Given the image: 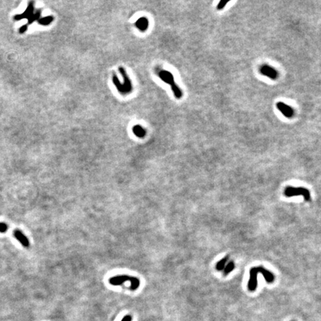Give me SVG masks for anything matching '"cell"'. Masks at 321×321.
I'll return each instance as SVG.
<instances>
[{"label": "cell", "mask_w": 321, "mask_h": 321, "mask_svg": "<svg viewBox=\"0 0 321 321\" xmlns=\"http://www.w3.org/2000/svg\"><path fill=\"white\" fill-rule=\"evenodd\" d=\"M109 282L112 285H120L125 282H130V289L132 291L137 290L140 285V280L138 278L135 277H130L128 275H119L111 277Z\"/></svg>", "instance_id": "cell-1"}, {"label": "cell", "mask_w": 321, "mask_h": 321, "mask_svg": "<svg viewBox=\"0 0 321 321\" xmlns=\"http://www.w3.org/2000/svg\"><path fill=\"white\" fill-rule=\"evenodd\" d=\"M159 76L164 82L167 83V84H169L171 86V89L173 91L175 97L178 98V99H180L182 97V91H181L180 88L176 84L174 81L173 75L169 71H165V70H161L159 72Z\"/></svg>", "instance_id": "cell-2"}, {"label": "cell", "mask_w": 321, "mask_h": 321, "mask_svg": "<svg viewBox=\"0 0 321 321\" xmlns=\"http://www.w3.org/2000/svg\"><path fill=\"white\" fill-rule=\"evenodd\" d=\"M284 196L286 197H293L296 196H302L306 201L309 202L311 200V193L305 187H294L289 186L286 187L283 191Z\"/></svg>", "instance_id": "cell-3"}, {"label": "cell", "mask_w": 321, "mask_h": 321, "mask_svg": "<svg viewBox=\"0 0 321 321\" xmlns=\"http://www.w3.org/2000/svg\"><path fill=\"white\" fill-rule=\"evenodd\" d=\"M259 274L258 269L257 267H252L250 269V271H249V277L248 282V289L250 292H254L256 291V289H257V284H258V281H257V276Z\"/></svg>", "instance_id": "cell-4"}, {"label": "cell", "mask_w": 321, "mask_h": 321, "mask_svg": "<svg viewBox=\"0 0 321 321\" xmlns=\"http://www.w3.org/2000/svg\"><path fill=\"white\" fill-rule=\"evenodd\" d=\"M259 72L262 74V75L265 76V77H269L271 80H277L279 74L278 71H277L274 68L271 67V66H268L267 64H264L259 68Z\"/></svg>", "instance_id": "cell-5"}, {"label": "cell", "mask_w": 321, "mask_h": 321, "mask_svg": "<svg viewBox=\"0 0 321 321\" xmlns=\"http://www.w3.org/2000/svg\"><path fill=\"white\" fill-rule=\"evenodd\" d=\"M277 108L278 110L282 112V114L287 118H292L294 115V110L292 107L289 105L285 104V103L278 102L277 104Z\"/></svg>", "instance_id": "cell-6"}, {"label": "cell", "mask_w": 321, "mask_h": 321, "mask_svg": "<svg viewBox=\"0 0 321 321\" xmlns=\"http://www.w3.org/2000/svg\"><path fill=\"white\" fill-rule=\"evenodd\" d=\"M34 2H30L28 3V5L27 8H26V11L21 14H17L15 15L14 19L15 21H19L21 19H28L30 16L34 14Z\"/></svg>", "instance_id": "cell-7"}, {"label": "cell", "mask_w": 321, "mask_h": 321, "mask_svg": "<svg viewBox=\"0 0 321 321\" xmlns=\"http://www.w3.org/2000/svg\"><path fill=\"white\" fill-rule=\"evenodd\" d=\"M119 71H121V74H122L123 77H124V84H123V86H124V89H125L126 94H129V93H130L132 90V83H131L130 79H129V77H128L127 74H126V71L124 70V68L120 67Z\"/></svg>", "instance_id": "cell-8"}, {"label": "cell", "mask_w": 321, "mask_h": 321, "mask_svg": "<svg viewBox=\"0 0 321 321\" xmlns=\"http://www.w3.org/2000/svg\"><path fill=\"white\" fill-rule=\"evenodd\" d=\"M14 235L15 238H16V239H17V240L22 244V245L24 246V247H26V248L29 247L30 246L29 241H28V238L26 237V236L24 235V234L22 233L21 231L15 230L14 232Z\"/></svg>", "instance_id": "cell-9"}, {"label": "cell", "mask_w": 321, "mask_h": 321, "mask_svg": "<svg viewBox=\"0 0 321 321\" xmlns=\"http://www.w3.org/2000/svg\"><path fill=\"white\" fill-rule=\"evenodd\" d=\"M135 26H136V27L138 28V29L141 30V31H146L147 28H148V26H149V22H148L147 18L141 17V18H140L136 22Z\"/></svg>", "instance_id": "cell-10"}, {"label": "cell", "mask_w": 321, "mask_h": 321, "mask_svg": "<svg viewBox=\"0 0 321 321\" xmlns=\"http://www.w3.org/2000/svg\"><path fill=\"white\" fill-rule=\"evenodd\" d=\"M133 132L136 136L139 138H144L146 135L145 129L139 125H136L133 127Z\"/></svg>", "instance_id": "cell-11"}, {"label": "cell", "mask_w": 321, "mask_h": 321, "mask_svg": "<svg viewBox=\"0 0 321 321\" xmlns=\"http://www.w3.org/2000/svg\"><path fill=\"white\" fill-rule=\"evenodd\" d=\"M40 15H41V10H36L35 12H34V14L31 15V16L28 19L27 26H29V25L32 24L34 22H35L36 20H38V19L40 18Z\"/></svg>", "instance_id": "cell-12"}, {"label": "cell", "mask_w": 321, "mask_h": 321, "mask_svg": "<svg viewBox=\"0 0 321 321\" xmlns=\"http://www.w3.org/2000/svg\"><path fill=\"white\" fill-rule=\"evenodd\" d=\"M53 21H54V17H53L52 16H45V17L39 18L37 20L38 24L41 25V26H49Z\"/></svg>", "instance_id": "cell-13"}, {"label": "cell", "mask_w": 321, "mask_h": 321, "mask_svg": "<svg viewBox=\"0 0 321 321\" xmlns=\"http://www.w3.org/2000/svg\"><path fill=\"white\" fill-rule=\"evenodd\" d=\"M228 259H229V256H226V257H224L223 259H221L220 261H219V262L217 263V265H216V268H217V271L224 270V268L226 266V264H227V262H228Z\"/></svg>", "instance_id": "cell-14"}, {"label": "cell", "mask_w": 321, "mask_h": 321, "mask_svg": "<svg viewBox=\"0 0 321 321\" xmlns=\"http://www.w3.org/2000/svg\"><path fill=\"white\" fill-rule=\"evenodd\" d=\"M234 268H235V263H234V261H231L226 265L225 268H224V275H227L229 273L234 271Z\"/></svg>", "instance_id": "cell-15"}, {"label": "cell", "mask_w": 321, "mask_h": 321, "mask_svg": "<svg viewBox=\"0 0 321 321\" xmlns=\"http://www.w3.org/2000/svg\"><path fill=\"white\" fill-rule=\"evenodd\" d=\"M228 2H229V0H222V1H220L217 7V10H219V11L222 10L224 7H225L226 5H227Z\"/></svg>", "instance_id": "cell-16"}, {"label": "cell", "mask_w": 321, "mask_h": 321, "mask_svg": "<svg viewBox=\"0 0 321 321\" xmlns=\"http://www.w3.org/2000/svg\"><path fill=\"white\" fill-rule=\"evenodd\" d=\"M8 230V225L7 224L0 222V233H5Z\"/></svg>", "instance_id": "cell-17"}, {"label": "cell", "mask_w": 321, "mask_h": 321, "mask_svg": "<svg viewBox=\"0 0 321 321\" xmlns=\"http://www.w3.org/2000/svg\"><path fill=\"white\" fill-rule=\"evenodd\" d=\"M27 29H28V26L27 25H24V26H22V27H20V28H19V34H24V33L27 31Z\"/></svg>", "instance_id": "cell-18"}, {"label": "cell", "mask_w": 321, "mask_h": 321, "mask_svg": "<svg viewBox=\"0 0 321 321\" xmlns=\"http://www.w3.org/2000/svg\"><path fill=\"white\" fill-rule=\"evenodd\" d=\"M132 316H130V315H129V314H128V315H126L125 317H123V319L121 320V321H132Z\"/></svg>", "instance_id": "cell-19"}]
</instances>
